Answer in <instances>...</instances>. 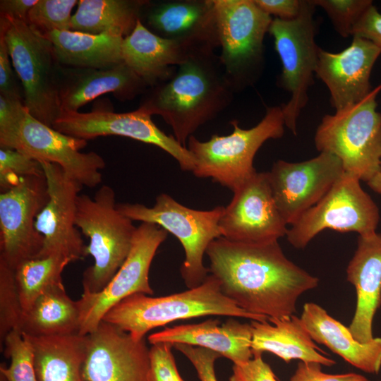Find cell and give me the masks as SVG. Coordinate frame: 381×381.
<instances>
[{
    "label": "cell",
    "instance_id": "1",
    "mask_svg": "<svg viewBox=\"0 0 381 381\" xmlns=\"http://www.w3.org/2000/svg\"><path fill=\"white\" fill-rule=\"evenodd\" d=\"M210 272L239 308L268 320L290 317L298 297L319 279L289 260L278 241L233 242L221 236L208 246Z\"/></svg>",
    "mask_w": 381,
    "mask_h": 381
},
{
    "label": "cell",
    "instance_id": "2",
    "mask_svg": "<svg viewBox=\"0 0 381 381\" xmlns=\"http://www.w3.org/2000/svg\"><path fill=\"white\" fill-rule=\"evenodd\" d=\"M233 91L214 52L191 54L172 75L152 87L140 107L160 116L174 137L187 147L188 138L231 103Z\"/></svg>",
    "mask_w": 381,
    "mask_h": 381
},
{
    "label": "cell",
    "instance_id": "3",
    "mask_svg": "<svg viewBox=\"0 0 381 381\" xmlns=\"http://www.w3.org/2000/svg\"><path fill=\"white\" fill-rule=\"evenodd\" d=\"M220 315L265 321L264 316L250 313L225 296L212 274L200 286L165 296L135 294L121 301L104 316V321L131 334L145 338L151 329L179 320Z\"/></svg>",
    "mask_w": 381,
    "mask_h": 381
},
{
    "label": "cell",
    "instance_id": "4",
    "mask_svg": "<svg viewBox=\"0 0 381 381\" xmlns=\"http://www.w3.org/2000/svg\"><path fill=\"white\" fill-rule=\"evenodd\" d=\"M114 189L102 186L93 198L79 194L75 226L89 238L87 254L94 259L83 274L84 292L97 293L111 281L126 259L136 228L116 207Z\"/></svg>",
    "mask_w": 381,
    "mask_h": 381
},
{
    "label": "cell",
    "instance_id": "5",
    "mask_svg": "<svg viewBox=\"0 0 381 381\" xmlns=\"http://www.w3.org/2000/svg\"><path fill=\"white\" fill-rule=\"evenodd\" d=\"M12 65L23 90V102L30 115L52 127L61 114L59 68L52 42L44 33L25 21L1 16Z\"/></svg>",
    "mask_w": 381,
    "mask_h": 381
},
{
    "label": "cell",
    "instance_id": "6",
    "mask_svg": "<svg viewBox=\"0 0 381 381\" xmlns=\"http://www.w3.org/2000/svg\"><path fill=\"white\" fill-rule=\"evenodd\" d=\"M380 91L381 84L361 101L325 115L314 137L320 152L334 155L344 172L365 182L381 171V114L376 102Z\"/></svg>",
    "mask_w": 381,
    "mask_h": 381
},
{
    "label": "cell",
    "instance_id": "7",
    "mask_svg": "<svg viewBox=\"0 0 381 381\" xmlns=\"http://www.w3.org/2000/svg\"><path fill=\"white\" fill-rule=\"evenodd\" d=\"M230 124L233 131L228 135L214 134L205 142L191 135L187 148L195 159V176L210 178L234 192L257 172L256 152L265 141L281 138L285 123L281 106H275L267 108L262 120L249 129L241 128L237 120Z\"/></svg>",
    "mask_w": 381,
    "mask_h": 381
},
{
    "label": "cell",
    "instance_id": "8",
    "mask_svg": "<svg viewBox=\"0 0 381 381\" xmlns=\"http://www.w3.org/2000/svg\"><path fill=\"white\" fill-rule=\"evenodd\" d=\"M116 207L132 221L157 224L175 236L185 252L180 270L184 283L192 289L204 282L210 270L203 264V256L209 245L222 236L219 224L224 206L210 210H193L161 193L152 207L123 202L117 203Z\"/></svg>",
    "mask_w": 381,
    "mask_h": 381
},
{
    "label": "cell",
    "instance_id": "9",
    "mask_svg": "<svg viewBox=\"0 0 381 381\" xmlns=\"http://www.w3.org/2000/svg\"><path fill=\"white\" fill-rule=\"evenodd\" d=\"M219 56L233 92L252 85L263 66L264 39L272 21L254 0H213Z\"/></svg>",
    "mask_w": 381,
    "mask_h": 381
},
{
    "label": "cell",
    "instance_id": "10",
    "mask_svg": "<svg viewBox=\"0 0 381 381\" xmlns=\"http://www.w3.org/2000/svg\"><path fill=\"white\" fill-rule=\"evenodd\" d=\"M315 6L311 0H303L299 15L292 20L274 18L268 32L274 38L275 50L282 65V87L291 94L282 104L285 126L297 134V121L308 101V91L313 83L319 47L315 40Z\"/></svg>",
    "mask_w": 381,
    "mask_h": 381
},
{
    "label": "cell",
    "instance_id": "11",
    "mask_svg": "<svg viewBox=\"0 0 381 381\" xmlns=\"http://www.w3.org/2000/svg\"><path fill=\"white\" fill-rule=\"evenodd\" d=\"M379 221V208L361 181L344 172L317 204L290 225L286 236L292 246L301 249L325 229L363 236L375 232Z\"/></svg>",
    "mask_w": 381,
    "mask_h": 381
},
{
    "label": "cell",
    "instance_id": "12",
    "mask_svg": "<svg viewBox=\"0 0 381 381\" xmlns=\"http://www.w3.org/2000/svg\"><path fill=\"white\" fill-rule=\"evenodd\" d=\"M167 234L157 224L141 222L136 228L126 259L108 284L97 293L83 291L78 300L80 309L78 334L94 332L105 314L126 297L135 294H153L149 282L150 268Z\"/></svg>",
    "mask_w": 381,
    "mask_h": 381
},
{
    "label": "cell",
    "instance_id": "13",
    "mask_svg": "<svg viewBox=\"0 0 381 381\" xmlns=\"http://www.w3.org/2000/svg\"><path fill=\"white\" fill-rule=\"evenodd\" d=\"M87 140L64 134L28 112L18 126L0 136V147L16 150L39 162L59 165L83 186L94 188L102 182L104 159L95 152H81Z\"/></svg>",
    "mask_w": 381,
    "mask_h": 381
},
{
    "label": "cell",
    "instance_id": "14",
    "mask_svg": "<svg viewBox=\"0 0 381 381\" xmlns=\"http://www.w3.org/2000/svg\"><path fill=\"white\" fill-rule=\"evenodd\" d=\"M151 117L152 115L140 107L125 113H115L98 107L86 113L62 112L52 128L87 141L100 136L120 135L153 145L174 157L182 170L193 171L195 159L188 149L174 136L161 131Z\"/></svg>",
    "mask_w": 381,
    "mask_h": 381
},
{
    "label": "cell",
    "instance_id": "15",
    "mask_svg": "<svg viewBox=\"0 0 381 381\" xmlns=\"http://www.w3.org/2000/svg\"><path fill=\"white\" fill-rule=\"evenodd\" d=\"M48 198L44 174L24 178L0 193V260L13 270L42 250L35 220Z\"/></svg>",
    "mask_w": 381,
    "mask_h": 381
},
{
    "label": "cell",
    "instance_id": "16",
    "mask_svg": "<svg viewBox=\"0 0 381 381\" xmlns=\"http://www.w3.org/2000/svg\"><path fill=\"white\" fill-rule=\"evenodd\" d=\"M267 172L277 209L291 225L327 194L344 170L338 157L320 152L303 162L278 160Z\"/></svg>",
    "mask_w": 381,
    "mask_h": 381
},
{
    "label": "cell",
    "instance_id": "17",
    "mask_svg": "<svg viewBox=\"0 0 381 381\" xmlns=\"http://www.w3.org/2000/svg\"><path fill=\"white\" fill-rule=\"evenodd\" d=\"M219 220L222 236L243 243H265L286 236L288 228L272 196L267 172H256L236 189Z\"/></svg>",
    "mask_w": 381,
    "mask_h": 381
},
{
    "label": "cell",
    "instance_id": "18",
    "mask_svg": "<svg viewBox=\"0 0 381 381\" xmlns=\"http://www.w3.org/2000/svg\"><path fill=\"white\" fill-rule=\"evenodd\" d=\"M47 184L48 200L35 220L44 238L40 255L57 254L74 262L83 260L87 246L75 226L76 199L83 186L67 175L58 164L40 162Z\"/></svg>",
    "mask_w": 381,
    "mask_h": 381
},
{
    "label": "cell",
    "instance_id": "19",
    "mask_svg": "<svg viewBox=\"0 0 381 381\" xmlns=\"http://www.w3.org/2000/svg\"><path fill=\"white\" fill-rule=\"evenodd\" d=\"M150 349L122 329L102 321L87 334L83 373L86 381H148Z\"/></svg>",
    "mask_w": 381,
    "mask_h": 381
},
{
    "label": "cell",
    "instance_id": "20",
    "mask_svg": "<svg viewBox=\"0 0 381 381\" xmlns=\"http://www.w3.org/2000/svg\"><path fill=\"white\" fill-rule=\"evenodd\" d=\"M380 54V47L357 35L340 52L318 48L315 74L327 87L336 111L361 101L371 92L370 77Z\"/></svg>",
    "mask_w": 381,
    "mask_h": 381
},
{
    "label": "cell",
    "instance_id": "21",
    "mask_svg": "<svg viewBox=\"0 0 381 381\" xmlns=\"http://www.w3.org/2000/svg\"><path fill=\"white\" fill-rule=\"evenodd\" d=\"M147 25L156 35L175 41L191 53L219 47L213 0H176L148 7Z\"/></svg>",
    "mask_w": 381,
    "mask_h": 381
},
{
    "label": "cell",
    "instance_id": "22",
    "mask_svg": "<svg viewBox=\"0 0 381 381\" xmlns=\"http://www.w3.org/2000/svg\"><path fill=\"white\" fill-rule=\"evenodd\" d=\"M147 85L123 62L107 68H59L62 112L78 109L102 95L112 93L121 101L134 99Z\"/></svg>",
    "mask_w": 381,
    "mask_h": 381
},
{
    "label": "cell",
    "instance_id": "23",
    "mask_svg": "<svg viewBox=\"0 0 381 381\" xmlns=\"http://www.w3.org/2000/svg\"><path fill=\"white\" fill-rule=\"evenodd\" d=\"M347 280L356 291V307L349 327L361 343L374 339L373 322L381 306V234L358 236L357 248L346 268Z\"/></svg>",
    "mask_w": 381,
    "mask_h": 381
},
{
    "label": "cell",
    "instance_id": "24",
    "mask_svg": "<svg viewBox=\"0 0 381 381\" xmlns=\"http://www.w3.org/2000/svg\"><path fill=\"white\" fill-rule=\"evenodd\" d=\"M151 344H184L210 349L234 364H243L253 358L252 327L234 318L221 324L218 319H208L197 324L165 327L148 336Z\"/></svg>",
    "mask_w": 381,
    "mask_h": 381
},
{
    "label": "cell",
    "instance_id": "25",
    "mask_svg": "<svg viewBox=\"0 0 381 381\" xmlns=\"http://www.w3.org/2000/svg\"><path fill=\"white\" fill-rule=\"evenodd\" d=\"M191 53L181 44L162 37L147 28L139 19L121 44V57L147 85L165 81Z\"/></svg>",
    "mask_w": 381,
    "mask_h": 381
},
{
    "label": "cell",
    "instance_id": "26",
    "mask_svg": "<svg viewBox=\"0 0 381 381\" xmlns=\"http://www.w3.org/2000/svg\"><path fill=\"white\" fill-rule=\"evenodd\" d=\"M301 319L314 341L329 348L353 366L378 374L381 368V337L368 343L357 341L349 327L331 317L320 306L304 304Z\"/></svg>",
    "mask_w": 381,
    "mask_h": 381
},
{
    "label": "cell",
    "instance_id": "27",
    "mask_svg": "<svg viewBox=\"0 0 381 381\" xmlns=\"http://www.w3.org/2000/svg\"><path fill=\"white\" fill-rule=\"evenodd\" d=\"M250 325L253 356L267 351L286 363L298 359L327 367L336 364L315 344L301 318L292 315L265 321L250 320Z\"/></svg>",
    "mask_w": 381,
    "mask_h": 381
},
{
    "label": "cell",
    "instance_id": "28",
    "mask_svg": "<svg viewBox=\"0 0 381 381\" xmlns=\"http://www.w3.org/2000/svg\"><path fill=\"white\" fill-rule=\"evenodd\" d=\"M61 65L78 68H107L123 62L124 37L116 31L98 35L73 30L44 32Z\"/></svg>",
    "mask_w": 381,
    "mask_h": 381
},
{
    "label": "cell",
    "instance_id": "29",
    "mask_svg": "<svg viewBox=\"0 0 381 381\" xmlns=\"http://www.w3.org/2000/svg\"><path fill=\"white\" fill-rule=\"evenodd\" d=\"M23 335L33 349L37 381H86L83 368L87 335Z\"/></svg>",
    "mask_w": 381,
    "mask_h": 381
},
{
    "label": "cell",
    "instance_id": "30",
    "mask_svg": "<svg viewBox=\"0 0 381 381\" xmlns=\"http://www.w3.org/2000/svg\"><path fill=\"white\" fill-rule=\"evenodd\" d=\"M80 323L78 301L72 300L59 283L47 289L23 311L18 329L30 337L68 335L78 334Z\"/></svg>",
    "mask_w": 381,
    "mask_h": 381
},
{
    "label": "cell",
    "instance_id": "31",
    "mask_svg": "<svg viewBox=\"0 0 381 381\" xmlns=\"http://www.w3.org/2000/svg\"><path fill=\"white\" fill-rule=\"evenodd\" d=\"M144 0H80L71 19V30L98 35L116 31L124 37L133 30Z\"/></svg>",
    "mask_w": 381,
    "mask_h": 381
},
{
    "label": "cell",
    "instance_id": "32",
    "mask_svg": "<svg viewBox=\"0 0 381 381\" xmlns=\"http://www.w3.org/2000/svg\"><path fill=\"white\" fill-rule=\"evenodd\" d=\"M70 262L61 255H40L23 261L13 270L23 311L47 289L62 283L61 274Z\"/></svg>",
    "mask_w": 381,
    "mask_h": 381
},
{
    "label": "cell",
    "instance_id": "33",
    "mask_svg": "<svg viewBox=\"0 0 381 381\" xmlns=\"http://www.w3.org/2000/svg\"><path fill=\"white\" fill-rule=\"evenodd\" d=\"M5 356L11 359L8 367L0 366L1 380L37 381L32 346L18 329L11 330L4 343Z\"/></svg>",
    "mask_w": 381,
    "mask_h": 381
},
{
    "label": "cell",
    "instance_id": "34",
    "mask_svg": "<svg viewBox=\"0 0 381 381\" xmlns=\"http://www.w3.org/2000/svg\"><path fill=\"white\" fill-rule=\"evenodd\" d=\"M23 313L13 270L0 260L1 344L11 330L18 329Z\"/></svg>",
    "mask_w": 381,
    "mask_h": 381
},
{
    "label": "cell",
    "instance_id": "35",
    "mask_svg": "<svg viewBox=\"0 0 381 381\" xmlns=\"http://www.w3.org/2000/svg\"><path fill=\"white\" fill-rule=\"evenodd\" d=\"M77 0H38L28 13V23L39 30H71V11Z\"/></svg>",
    "mask_w": 381,
    "mask_h": 381
},
{
    "label": "cell",
    "instance_id": "36",
    "mask_svg": "<svg viewBox=\"0 0 381 381\" xmlns=\"http://www.w3.org/2000/svg\"><path fill=\"white\" fill-rule=\"evenodd\" d=\"M315 6L322 8L337 32L342 37L352 36L355 25L373 5L371 0H311Z\"/></svg>",
    "mask_w": 381,
    "mask_h": 381
},
{
    "label": "cell",
    "instance_id": "37",
    "mask_svg": "<svg viewBox=\"0 0 381 381\" xmlns=\"http://www.w3.org/2000/svg\"><path fill=\"white\" fill-rule=\"evenodd\" d=\"M44 175L41 163L14 149L0 148V189L4 192L24 178Z\"/></svg>",
    "mask_w": 381,
    "mask_h": 381
},
{
    "label": "cell",
    "instance_id": "38",
    "mask_svg": "<svg viewBox=\"0 0 381 381\" xmlns=\"http://www.w3.org/2000/svg\"><path fill=\"white\" fill-rule=\"evenodd\" d=\"M173 344L157 343L150 349L148 381H185L176 368Z\"/></svg>",
    "mask_w": 381,
    "mask_h": 381
},
{
    "label": "cell",
    "instance_id": "39",
    "mask_svg": "<svg viewBox=\"0 0 381 381\" xmlns=\"http://www.w3.org/2000/svg\"><path fill=\"white\" fill-rule=\"evenodd\" d=\"M174 348L181 352L193 364L200 381H217L214 363L221 356L215 351L199 346L176 344Z\"/></svg>",
    "mask_w": 381,
    "mask_h": 381
},
{
    "label": "cell",
    "instance_id": "40",
    "mask_svg": "<svg viewBox=\"0 0 381 381\" xmlns=\"http://www.w3.org/2000/svg\"><path fill=\"white\" fill-rule=\"evenodd\" d=\"M322 365L315 362L299 361L290 381H370L355 373L328 374L322 371Z\"/></svg>",
    "mask_w": 381,
    "mask_h": 381
},
{
    "label": "cell",
    "instance_id": "41",
    "mask_svg": "<svg viewBox=\"0 0 381 381\" xmlns=\"http://www.w3.org/2000/svg\"><path fill=\"white\" fill-rule=\"evenodd\" d=\"M229 381H278L270 365L262 355L253 356L243 364H234Z\"/></svg>",
    "mask_w": 381,
    "mask_h": 381
},
{
    "label": "cell",
    "instance_id": "42",
    "mask_svg": "<svg viewBox=\"0 0 381 381\" xmlns=\"http://www.w3.org/2000/svg\"><path fill=\"white\" fill-rule=\"evenodd\" d=\"M10 58L4 36L0 32V95L23 100V90L17 83Z\"/></svg>",
    "mask_w": 381,
    "mask_h": 381
},
{
    "label": "cell",
    "instance_id": "43",
    "mask_svg": "<svg viewBox=\"0 0 381 381\" xmlns=\"http://www.w3.org/2000/svg\"><path fill=\"white\" fill-rule=\"evenodd\" d=\"M368 40L381 48V13L372 5L355 25L352 36Z\"/></svg>",
    "mask_w": 381,
    "mask_h": 381
},
{
    "label": "cell",
    "instance_id": "44",
    "mask_svg": "<svg viewBox=\"0 0 381 381\" xmlns=\"http://www.w3.org/2000/svg\"><path fill=\"white\" fill-rule=\"evenodd\" d=\"M270 16L282 20H292L300 13L303 0H254Z\"/></svg>",
    "mask_w": 381,
    "mask_h": 381
},
{
    "label": "cell",
    "instance_id": "45",
    "mask_svg": "<svg viewBox=\"0 0 381 381\" xmlns=\"http://www.w3.org/2000/svg\"><path fill=\"white\" fill-rule=\"evenodd\" d=\"M38 0H1V16H8L28 23V13Z\"/></svg>",
    "mask_w": 381,
    "mask_h": 381
},
{
    "label": "cell",
    "instance_id": "46",
    "mask_svg": "<svg viewBox=\"0 0 381 381\" xmlns=\"http://www.w3.org/2000/svg\"><path fill=\"white\" fill-rule=\"evenodd\" d=\"M367 183L373 191L381 195V171L375 175Z\"/></svg>",
    "mask_w": 381,
    "mask_h": 381
}]
</instances>
